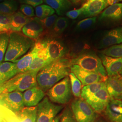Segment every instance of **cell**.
I'll list each match as a JSON object with an SVG mask.
<instances>
[{
    "instance_id": "16",
    "label": "cell",
    "mask_w": 122,
    "mask_h": 122,
    "mask_svg": "<svg viewBox=\"0 0 122 122\" xmlns=\"http://www.w3.org/2000/svg\"><path fill=\"white\" fill-rule=\"evenodd\" d=\"M122 43V27H119L105 33L98 44V48L105 49Z\"/></svg>"
},
{
    "instance_id": "12",
    "label": "cell",
    "mask_w": 122,
    "mask_h": 122,
    "mask_svg": "<svg viewBox=\"0 0 122 122\" xmlns=\"http://www.w3.org/2000/svg\"><path fill=\"white\" fill-rule=\"evenodd\" d=\"M110 100L109 93L105 86L85 101L96 113H101L105 110Z\"/></svg>"
},
{
    "instance_id": "11",
    "label": "cell",
    "mask_w": 122,
    "mask_h": 122,
    "mask_svg": "<svg viewBox=\"0 0 122 122\" xmlns=\"http://www.w3.org/2000/svg\"><path fill=\"white\" fill-rule=\"evenodd\" d=\"M48 56L49 63L64 58L68 50L65 45L57 39H49L44 41Z\"/></svg>"
},
{
    "instance_id": "36",
    "label": "cell",
    "mask_w": 122,
    "mask_h": 122,
    "mask_svg": "<svg viewBox=\"0 0 122 122\" xmlns=\"http://www.w3.org/2000/svg\"><path fill=\"white\" fill-rule=\"evenodd\" d=\"M60 122H77L71 110L67 107L61 115Z\"/></svg>"
},
{
    "instance_id": "18",
    "label": "cell",
    "mask_w": 122,
    "mask_h": 122,
    "mask_svg": "<svg viewBox=\"0 0 122 122\" xmlns=\"http://www.w3.org/2000/svg\"><path fill=\"white\" fill-rule=\"evenodd\" d=\"M23 94L24 105L26 107L36 106L45 95L44 91L38 86L26 90Z\"/></svg>"
},
{
    "instance_id": "17",
    "label": "cell",
    "mask_w": 122,
    "mask_h": 122,
    "mask_svg": "<svg viewBox=\"0 0 122 122\" xmlns=\"http://www.w3.org/2000/svg\"><path fill=\"white\" fill-rule=\"evenodd\" d=\"M99 57L105 67L107 76H111L119 74L122 69V57L114 58L100 53Z\"/></svg>"
},
{
    "instance_id": "25",
    "label": "cell",
    "mask_w": 122,
    "mask_h": 122,
    "mask_svg": "<svg viewBox=\"0 0 122 122\" xmlns=\"http://www.w3.org/2000/svg\"><path fill=\"white\" fill-rule=\"evenodd\" d=\"M105 86V82L93 83L85 86L81 89V99L86 100Z\"/></svg>"
},
{
    "instance_id": "24",
    "label": "cell",
    "mask_w": 122,
    "mask_h": 122,
    "mask_svg": "<svg viewBox=\"0 0 122 122\" xmlns=\"http://www.w3.org/2000/svg\"><path fill=\"white\" fill-rule=\"evenodd\" d=\"M44 2L60 15L66 13L71 5V3L69 0H44Z\"/></svg>"
},
{
    "instance_id": "43",
    "label": "cell",
    "mask_w": 122,
    "mask_h": 122,
    "mask_svg": "<svg viewBox=\"0 0 122 122\" xmlns=\"http://www.w3.org/2000/svg\"><path fill=\"white\" fill-rule=\"evenodd\" d=\"M4 120L3 116L2 115V114L0 112V122H3Z\"/></svg>"
},
{
    "instance_id": "31",
    "label": "cell",
    "mask_w": 122,
    "mask_h": 122,
    "mask_svg": "<svg viewBox=\"0 0 122 122\" xmlns=\"http://www.w3.org/2000/svg\"><path fill=\"white\" fill-rule=\"evenodd\" d=\"M55 10L47 5H39L35 8V14L37 18L43 19L53 15Z\"/></svg>"
},
{
    "instance_id": "40",
    "label": "cell",
    "mask_w": 122,
    "mask_h": 122,
    "mask_svg": "<svg viewBox=\"0 0 122 122\" xmlns=\"http://www.w3.org/2000/svg\"><path fill=\"white\" fill-rule=\"evenodd\" d=\"M6 81V80L4 77L0 74V85H1L2 83Z\"/></svg>"
},
{
    "instance_id": "37",
    "label": "cell",
    "mask_w": 122,
    "mask_h": 122,
    "mask_svg": "<svg viewBox=\"0 0 122 122\" xmlns=\"http://www.w3.org/2000/svg\"><path fill=\"white\" fill-rule=\"evenodd\" d=\"M20 10L22 13L29 17L35 16L34 10L32 6L26 4H22L20 5Z\"/></svg>"
},
{
    "instance_id": "44",
    "label": "cell",
    "mask_w": 122,
    "mask_h": 122,
    "mask_svg": "<svg viewBox=\"0 0 122 122\" xmlns=\"http://www.w3.org/2000/svg\"><path fill=\"white\" fill-rule=\"evenodd\" d=\"M114 0L116 3L122 2V0Z\"/></svg>"
},
{
    "instance_id": "28",
    "label": "cell",
    "mask_w": 122,
    "mask_h": 122,
    "mask_svg": "<svg viewBox=\"0 0 122 122\" xmlns=\"http://www.w3.org/2000/svg\"><path fill=\"white\" fill-rule=\"evenodd\" d=\"M69 25V20L64 17H59L57 18L51 30L54 35H60L62 34Z\"/></svg>"
},
{
    "instance_id": "15",
    "label": "cell",
    "mask_w": 122,
    "mask_h": 122,
    "mask_svg": "<svg viewBox=\"0 0 122 122\" xmlns=\"http://www.w3.org/2000/svg\"><path fill=\"white\" fill-rule=\"evenodd\" d=\"M105 86L111 100H122V76L119 74L109 76L105 81Z\"/></svg>"
},
{
    "instance_id": "21",
    "label": "cell",
    "mask_w": 122,
    "mask_h": 122,
    "mask_svg": "<svg viewBox=\"0 0 122 122\" xmlns=\"http://www.w3.org/2000/svg\"><path fill=\"white\" fill-rule=\"evenodd\" d=\"M35 53L36 49L34 46H33L31 50L27 54L14 62L15 63V70L17 74L24 72L28 71L35 58Z\"/></svg>"
},
{
    "instance_id": "6",
    "label": "cell",
    "mask_w": 122,
    "mask_h": 122,
    "mask_svg": "<svg viewBox=\"0 0 122 122\" xmlns=\"http://www.w3.org/2000/svg\"><path fill=\"white\" fill-rule=\"evenodd\" d=\"M71 109L77 122H95L97 114L82 99H76L71 103Z\"/></svg>"
},
{
    "instance_id": "29",
    "label": "cell",
    "mask_w": 122,
    "mask_h": 122,
    "mask_svg": "<svg viewBox=\"0 0 122 122\" xmlns=\"http://www.w3.org/2000/svg\"><path fill=\"white\" fill-rule=\"evenodd\" d=\"M68 76L70 79L72 93L75 97L79 98L81 97L82 84L72 72H70Z\"/></svg>"
},
{
    "instance_id": "8",
    "label": "cell",
    "mask_w": 122,
    "mask_h": 122,
    "mask_svg": "<svg viewBox=\"0 0 122 122\" xmlns=\"http://www.w3.org/2000/svg\"><path fill=\"white\" fill-rule=\"evenodd\" d=\"M0 105L14 113H17L25 106L23 94L18 92H10L0 94Z\"/></svg>"
},
{
    "instance_id": "20",
    "label": "cell",
    "mask_w": 122,
    "mask_h": 122,
    "mask_svg": "<svg viewBox=\"0 0 122 122\" xmlns=\"http://www.w3.org/2000/svg\"><path fill=\"white\" fill-rule=\"evenodd\" d=\"M44 30V27L37 17L32 18L22 29L23 34L31 39L38 38Z\"/></svg>"
},
{
    "instance_id": "34",
    "label": "cell",
    "mask_w": 122,
    "mask_h": 122,
    "mask_svg": "<svg viewBox=\"0 0 122 122\" xmlns=\"http://www.w3.org/2000/svg\"><path fill=\"white\" fill-rule=\"evenodd\" d=\"M11 15H12L0 14V33L10 32Z\"/></svg>"
},
{
    "instance_id": "1",
    "label": "cell",
    "mask_w": 122,
    "mask_h": 122,
    "mask_svg": "<svg viewBox=\"0 0 122 122\" xmlns=\"http://www.w3.org/2000/svg\"><path fill=\"white\" fill-rule=\"evenodd\" d=\"M34 44L32 39L25 35L16 32L10 33L5 61L15 62L24 55Z\"/></svg>"
},
{
    "instance_id": "13",
    "label": "cell",
    "mask_w": 122,
    "mask_h": 122,
    "mask_svg": "<svg viewBox=\"0 0 122 122\" xmlns=\"http://www.w3.org/2000/svg\"><path fill=\"white\" fill-rule=\"evenodd\" d=\"M109 5L107 0H87L81 8L84 17H92L101 13Z\"/></svg>"
},
{
    "instance_id": "19",
    "label": "cell",
    "mask_w": 122,
    "mask_h": 122,
    "mask_svg": "<svg viewBox=\"0 0 122 122\" xmlns=\"http://www.w3.org/2000/svg\"><path fill=\"white\" fill-rule=\"evenodd\" d=\"M105 111L110 122H122V100L110 99Z\"/></svg>"
},
{
    "instance_id": "22",
    "label": "cell",
    "mask_w": 122,
    "mask_h": 122,
    "mask_svg": "<svg viewBox=\"0 0 122 122\" xmlns=\"http://www.w3.org/2000/svg\"><path fill=\"white\" fill-rule=\"evenodd\" d=\"M32 18L27 17L20 12L14 13L11 15L10 24V31L18 32L29 22Z\"/></svg>"
},
{
    "instance_id": "35",
    "label": "cell",
    "mask_w": 122,
    "mask_h": 122,
    "mask_svg": "<svg viewBox=\"0 0 122 122\" xmlns=\"http://www.w3.org/2000/svg\"><path fill=\"white\" fill-rule=\"evenodd\" d=\"M58 16L56 15H53L43 19H39L44 27V29H46L48 30H51Z\"/></svg>"
},
{
    "instance_id": "32",
    "label": "cell",
    "mask_w": 122,
    "mask_h": 122,
    "mask_svg": "<svg viewBox=\"0 0 122 122\" xmlns=\"http://www.w3.org/2000/svg\"><path fill=\"white\" fill-rule=\"evenodd\" d=\"M10 33H0V64L4 60L5 56L8 45Z\"/></svg>"
},
{
    "instance_id": "23",
    "label": "cell",
    "mask_w": 122,
    "mask_h": 122,
    "mask_svg": "<svg viewBox=\"0 0 122 122\" xmlns=\"http://www.w3.org/2000/svg\"><path fill=\"white\" fill-rule=\"evenodd\" d=\"M20 122H36L37 116V106L25 107L15 113Z\"/></svg>"
},
{
    "instance_id": "10",
    "label": "cell",
    "mask_w": 122,
    "mask_h": 122,
    "mask_svg": "<svg viewBox=\"0 0 122 122\" xmlns=\"http://www.w3.org/2000/svg\"><path fill=\"white\" fill-rule=\"evenodd\" d=\"M34 46L36 49L35 57L28 71L38 72L44 66L49 64L48 52L44 41L37 42Z\"/></svg>"
},
{
    "instance_id": "4",
    "label": "cell",
    "mask_w": 122,
    "mask_h": 122,
    "mask_svg": "<svg viewBox=\"0 0 122 122\" xmlns=\"http://www.w3.org/2000/svg\"><path fill=\"white\" fill-rule=\"evenodd\" d=\"M71 64L77 65L85 70L100 74L105 78L107 75L100 57L93 52H83L73 57Z\"/></svg>"
},
{
    "instance_id": "42",
    "label": "cell",
    "mask_w": 122,
    "mask_h": 122,
    "mask_svg": "<svg viewBox=\"0 0 122 122\" xmlns=\"http://www.w3.org/2000/svg\"><path fill=\"white\" fill-rule=\"evenodd\" d=\"M69 0L71 3H73V4L77 3H78L79 2L81 1V0Z\"/></svg>"
},
{
    "instance_id": "26",
    "label": "cell",
    "mask_w": 122,
    "mask_h": 122,
    "mask_svg": "<svg viewBox=\"0 0 122 122\" xmlns=\"http://www.w3.org/2000/svg\"><path fill=\"white\" fill-rule=\"evenodd\" d=\"M0 74L4 77L6 81L17 75L15 63L10 61L2 62L0 64Z\"/></svg>"
},
{
    "instance_id": "7",
    "label": "cell",
    "mask_w": 122,
    "mask_h": 122,
    "mask_svg": "<svg viewBox=\"0 0 122 122\" xmlns=\"http://www.w3.org/2000/svg\"><path fill=\"white\" fill-rule=\"evenodd\" d=\"M37 105L36 122H51L63 108L62 105L53 104L47 97Z\"/></svg>"
},
{
    "instance_id": "27",
    "label": "cell",
    "mask_w": 122,
    "mask_h": 122,
    "mask_svg": "<svg viewBox=\"0 0 122 122\" xmlns=\"http://www.w3.org/2000/svg\"><path fill=\"white\" fill-rule=\"evenodd\" d=\"M18 4L15 0H7L0 2V14L12 15L17 10Z\"/></svg>"
},
{
    "instance_id": "48",
    "label": "cell",
    "mask_w": 122,
    "mask_h": 122,
    "mask_svg": "<svg viewBox=\"0 0 122 122\" xmlns=\"http://www.w3.org/2000/svg\"><path fill=\"white\" fill-rule=\"evenodd\" d=\"M104 122L103 121H97V122Z\"/></svg>"
},
{
    "instance_id": "30",
    "label": "cell",
    "mask_w": 122,
    "mask_h": 122,
    "mask_svg": "<svg viewBox=\"0 0 122 122\" xmlns=\"http://www.w3.org/2000/svg\"><path fill=\"white\" fill-rule=\"evenodd\" d=\"M100 53L109 57L119 58L122 57V43L111 46L102 50Z\"/></svg>"
},
{
    "instance_id": "38",
    "label": "cell",
    "mask_w": 122,
    "mask_h": 122,
    "mask_svg": "<svg viewBox=\"0 0 122 122\" xmlns=\"http://www.w3.org/2000/svg\"><path fill=\"white\" fill-rule=\"evenodd\" d=\"M82 14V9L81 8L77 9H74L71 10L67 11L66 13V16L71 20H75Z\"/></svg>"
},
{
    "instance_id": "14",
    "label": "cell",
    "mask_w": 122,
    "mask_h": 122,
    "mask_svg": "<svg viewBox=\"0 0 122 122\" xmlns=\"http://www.w3.org/2000/svg\"><path fill=\"white\" fill-rule=\"evenodd\" d=\"M100 21L105 23H115L122 20V2L109 5L100 14Z\"/></svg>"
},
{
    "instance_id": "5",
    "label": "cell",
    "mask_w": 122,
    "mask_h": 122,
    "mask_svg": "<svg viewBox=\"0 0 122 122\" xmlns=\"http://www.w3.org/2000/svg\"><path fill=\"white\" fill-rule=\"evenodd\" d=\"M49 99L52 102L64 105L70 101L72 96L70 79L65 77L48 90Z\"/></svg>"
},
{
    "instance_id": "3",
    "label": "cell",
    "mask_w": 122,
    "mask_h": 122,
    "mask_svg": "<svg viewBox=\"0 0 122 122\" xmlns=\"http://www.w3.org/2000/svg\"><path fill=\"white\" fill-rule=\"evenodd\" d=\"M71 65L70 60L63 58L53 61L44 67V75L48 81V90L69 75Z\"/></svg>"
},
{
    "instance_id": "39",
    "label": "cell",
    "mask_w": 122,
    "mask_h": 122,
    "mask_svg": "<svg viewBox=\"0 0 122 122\" xmlns=\"http://www.w3.org/2000/svg\"><path fill=\"white\" fill-rule=\"evenodd\" d=\"M19 1L24 4L28 5L33 7H36L42 4L44 0H19Z\"/></svg>"
},
{
    "instance_id": "46",
    "label": "cell",
    "mask_w": 122,
    "mask_h": 122,
    "mask_svg": "<svg viewBox=\"0 0 122 122\" xmlns=\"http://www.w3.org/2000/svg\"><path fill=\"white\" fill-rule=\"evenodd\" d=\"M119 75H120L121 76H122V69L121 71L120 72V73H119Z\"/></svg>"
},
{
    "instance_id": "47",
    "label": "cell",
    "mask_w": 122,
    "mask_h": 122,
    "mask_svg": "<svg viewBox=\"0 0 122 122\" xmlns=\"http://www.w3.org/2000/svg\"><path fill=\"white\" fill-rule=\"evenodd\" d=\"M5 0H0V2H3V1H4Z\"/></svg>"
},
{
    "instance_id": "9",
    "label": "cell",
    "mask_w": 122,
    "mask_h": 122,
    "mask_svg": "<svg viewBox=\"0 0 122 122\" xmlns=\"http://www.w3.org/2000/svg\"><path fill=\"white\" fill-rule=\"evenodd\" d=\"M70 71L81 81L84 86L93 83L104 82L107 79L100 74L85 70L75 64L71 65Z\"/></svg>"
},
{
    "instance_id": "41",
    "label": "cell",
    "mask_w": 122,
    "mask_h": 122,
    "mask_svg": "<svg viewBox=\"0 0 122 122\" xmlns=\"http://www.w3.org/2000/svg\"><path fill=\"white\" fill-rule=\"evenodd\" d=\"M60 118H61V117H60V115L57 116L52 120V121L51 122H60Z\"/></svg>"
},
{
    "instance_id": "33",
    "label": "cell",
    "mask_w": 122,
    "mask_h": 122,
    "mask_svg": "<svg viewBox=\"0 0 122 122\" xmlns=\"http://www.w3.org/2000/svg\"><path fill=\"white\" fill-rule=\"evenodd\" d=\"M96 16L84 19L77 23L76 29L78 31L85 30L89 29L96 24Z\"/></svg>"
},
{
    "instance_id": "45",
    "label": "cell",
    "mask_w": 122,
    "mask_h": 122,
    "mask_svg": "<svg viewBox=\"0 0 122 122\" xmlns=\"http://www.w3.org/2000/svg\"><path fill=\"white\" fill-rule=\"evenodd\" d=\"M87 0H81V1L82 2V3H84Z\"/></svg>"
},
{
    "instance_id": "2",
    "label": "cell",
    "mask_w": 122,
    "mask_h": 122,
    "mask_svg": "<svg viewBox=\"0 0 122 122\" xmlns=\"http://www.w3.org/2000/svg\"><path fill=\"white\" fill-rule=\"evenodd\" d=\"M38 73L28 71L17 74L0 85V94L10 92H25L37 86L36 77Z\"/></svg>"
}]
</instances>
